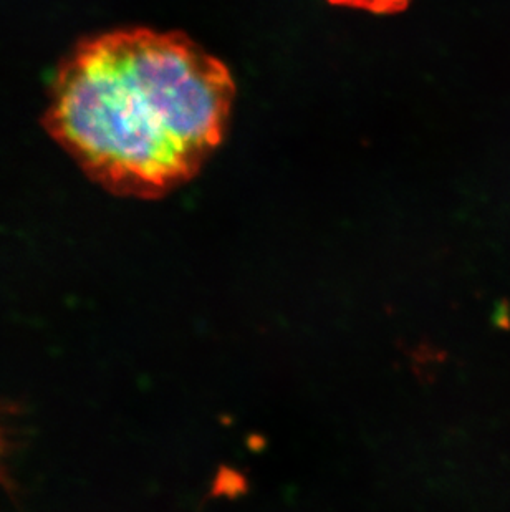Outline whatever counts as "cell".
Returning a JSON list of instances; mask_svg holds the SVG:
<instances>
[{"label":"cell","mask_w":510,"mask_h":512,"mask_svg":"<svg viewBox=\"0 0 510 512\" xmlns=\"http://www.w3.org/2000/svg\"><path fill=\"white\" fill-rule=\"evenodd\" d=\"M234 98L229 68L188 35L133 27L82 40L63 58L44 126L108 193L163 198L219 148Z\"/></svg>","instance_id":"1"},{"label":"cell","mask_w":510,"mask_h":512,"mask_svg":"<svg viewBox=\"0 0 510 512\" xmlns=\"http://www.w3.org/2000/svg\"><path fill=\"white\" fill-rule=\"evenodd\" d=\"M330 4L350 9L368 10L373 14H398L409 5V0H328Z\"/></svg>","instance_id":"2"}]
</instances>
